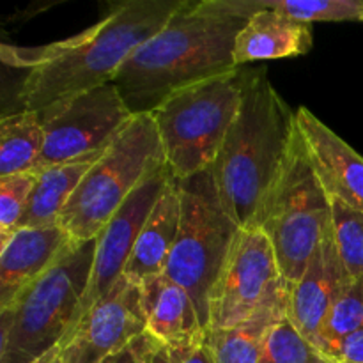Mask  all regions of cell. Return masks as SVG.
I'll use <instances>...</instances> for the list:
<instances>
[{
    "label": "cell",
    "mask_w": 363,
    "mask_h": 363,
    "mask_svg": "<svg viewBox=\"0 0 363 363\" xmlns=\"http://www.w3.org/2000/svg\"><path fill=\"white\" fill-rule=\"evenodd\" d=\"M106 149L60 163V165L50 167V169L39 172L34 191H32L30 201H28L27 211H25L18 229L60 225V215H62L64 208L73 197L85 174L101 158Z\"/></svg>",
    "instance_id": "obj_19"
},
{
    "label": "cell",
    "mask_w": 363,
    "mask_h": 363,
    "mask_svg": "<svg viewBox=\"0 0 363 363\" xmlns=\"http://www.w3.org/2000/svg\"><path fill=\"white\" fill-rule=\"evenodd\" d=\"M186 0H128L89 30L45 48H11L4 60L27 66L20 89L23 110L39 112L110 84L131 53L158 34Z\"/></svg>",
    "instance_id": "obj_1"
},
{
    "label": "cell",
    "mask_w": 363,
    "mask_h": 363,
    "mask_svg": "<svg viewBox=\"0 0 363 363\" xmlns=\"http://www.w3.org/2000/svg\"><path fill=\"white\" fill-rule=\"evenodd\" d=\"M38 116L45 130V145L34 174L103 151L123 133L135 113L110 82L46 106Z\"/></svg>",
    "instance_id": "obj_9"
},
{
    "label": "cell",
    "mask_w": 363,
    "mask_h": 363,
    "mask_svg": "<svg viewBox=\"0 0 363 363\" xmlns=\"http://www.w3.org/2000/svg\"><path fill=\"white\" fill-rule=\"evenodd\" d=\"M247 18L186 0L176 16L138 46L112 80L128 108L149 113L170 94L238 69L234 45Z\"/></svg>",
    "instance_id": "obj_2"
},
{
    "label": "cell",
    "mask_w": 363,
    "mask_h": 363,
    "mask_svg": "<svg viewBox=\"0 0 363 363\" xmlns=\"http://www.w3.org/2000/svg\"><path fill=\"white\" fill-rule=\"evenodd\" d=\"M293 20L312 25L314 21H363V0H261Z\"/></svg>",
    "instance_id": "obj_25"
},
{
    "label": "cell",
    "mask_w": 363,
    "mask_h": 363,
    "mask_svg": "<svg viewBox=\"0 0 363 363\" xmlns=\"http://www.w3.org/2000/svg\"><path fill=\"white\" fill-rule=\"evenodd\" d=\"M71 243L62 225L18 229L0 248V308L52 268Z\"/></svg>",
    "instance_id": "obj_16"
},
{
    "label": "cell",
    "mask_w": 363,
    "mask_h": 363,
    "mask_svg": "<svg viewBox=\"0 0 363 363\" xmlns=\"http://www.w3.org/2000/svg\"><path fill=\"white\" fill-rule=\"evenodd\" d=\"M170 176H172V172H170V169L167 165L156 169L126 199V202L117 209L116 215L105 223V227L99 230V234L96 236L94 262H92V272L91 279H89L87 291H85L80 308H78L77 315H74L73 326H71L69 333L64 339V342L73 335V332L78 328L82 319L87 315V312L124 275V269H126L128 261H130L131 254H133L138 234H140L149 213L155 208L156 201L162 195L163 188H165Z\"/></svg>",
    "instance_id": "obj_11"
},
{
    "label": "cell",
    "mask_w": 363,
    "mask_h": 363,
    "mask_svg": "<svg viewBox=\"0 0 363 363\" xmlns=\"http://www.w3.org/2000/svg\"><path fill=\"white\" fill-rule=\"evenodd\" d=\"M296 110L264 67L247 69L241 106L211 170L222 208L240 229L257 227L296 135Z\"/></svg>",
    "instance_id": "obj_3"
},
{
    "label": "cell",
    "mask_w": 363,
    "mask_h": 363,
    "mask_svg": "<svg viewBox=\"0 0 363 363\" xmlns=\"http://www.w3.org/2000/svg\"><path fill=\"white\" fill-rule=\"evenodd\" d=\"M350 282L330 225L303 275L293 287H287V314L315 347L333 305Z\"/></svg>",
    "instance_id": "obj_14"
},
{
    "label": "cell",
    "mask_w": 363,
    "mask_h": 363,
    "mask_svg": "<svg viewBox=\"0 0 363 363\" xmlns=\"http://www.w3.org/2000/svg\"><path fill=\"white\" fill-rule=\"evenodd\" d=\"M286 287L275 248L264 230L243 227L234 236L209 291L208 330L233 328L247 321Z\"/></svg>",
    "instance_id": "obj_10"
},
{
    "label": "cell",
    "mask_w": 363,
    "mask_h": 363,
    "mask_svg": "<svg viewBox=\"0 0 363 363\" xmlns=\"http://www.w3.org/2000/svg\"><path fill=\"white\" fill-rule=\"evenodd\" d=\"M101 363H140V362H138L137 354L133 353V350L128 346L124 347V350L117 351V353L110 354V357L105 358Z\"/></svg>",
    "instance_id": "obj_30"
},
{
    "label": "cell",
    "mask_w": 363,
    "mask_h": 363,
    "mask_svg": "<svg viewBox=\"0 0 363 363\" xmlns=\"http://www.w3.org/2000/svg\"><path fill=\"white\" fill-rule=\"evenodd\" d=\"M360 330H363V277H357L351 279L333 305L323 328L318 350L326 357L337 342Z\"/></svg>",
    "instance_id": "obj_23"
},
{
    "label": "cell",
    "mask_w": 363,
    "mask_h": 363,
    "mask_svg": "<svg viewBox=\"0 0 363 363\" xmlns=\"http://www.w3.org/2000/svg\"><path fill=\"white\" fill-rule=\"evenodd\" d=\"M177 184L181 223L165 275L190 294L202 328L208 330L209 291L240 227L222 208L211 170L177 179Z\"/></svg>",
    "instance_id": "obj_8"
},
{
    "label": "cell",
    "mask_w": 363,
    "mask_h": 363,
    "mask_svg": "<svg viewBox=\"0 0 363 363\" xmlns=\"http://www.w3.org/2000/svg\"><path fill=\"white\" fill-rule=\"evenodd\" d=\"M167 165L151 113H137L85 174L60 215L73 241L94 240L126 199L160 167Z\"/></svg>",
    "instance_id": "obj_6"
},
{
    "label": "cell",
    "mask_w": 363,
    "mask_h": 363,
    "mask_svg": "<svg viewBox=\"0 0 363 363\" xmlns=\"http://www.w3.org/2000/svg\"><path fill=\"white\" fill-rule=\"evenodd\" d=\"M179 184L172 174L138 234L133 254L124 269V277L128 280L140 286L145 279L165 273L170 252L179 233Z\"/></svg>",
    "instance_id": "obj_17"
},
{
    "label": "cell",
    "mask_w": 363,
    "mask_h": 363,
    "mask_svg": "<svg viewBox=\"0 0 363 363\" xmlns=\"http://www.w3.org/2000/svg\"><path fill=\"white\" fill-rule=\"evenodd\" d=\"M34 363H64L62 362V351H60V347H55V350L48 351L45 357L39 358V360Z\"/></svg>",
    "instance_id": "obj_31"
},
{
    "label": "cell",
    "mask_w": 363,
    "mask_h": 363,
    "mask_svg": "<svg viewBox=\"0 0 363 363\" xmlns=\"http://www.w3.org/2000/svg\"><path fill=\"white\" fill-rule=\"evenodd\" d=\"M133 353L137 354L140 363H172L169 357L167 344L152 337L151 333L144 332L130 344Z\"/></svg>",
    "instance_id": "obj_28"
},
{
    "label": "cell",
    "mask_w": 363,
    "mask_h": 363,
    "mask_svg": "<svg viewBox=\"0 0 363 363\" xmlns=\"http://www.w3.org/2000/svg\"><path fill=\"white\" fill-rule=\"evenodd\" d=\"M287 305V287L255 312L252 318L233 328L206 330L215 363H259L266 335Z\"/></svg>",
    "instance_id": "obj_20"
},
{
    "label": "cell",
    "mask_w": 363,
    "mask_h": 363,
    "mask_svg": "<svg viewBox=\"0 0 363 363\" xmlns=\"http://www.w3.org/2000/svg\"><path fill=\"white\" fill-rule=\"evenodd\" d=\"M147 330L140 286L121 277L60 346L64 363H101Z\"/></svg>",
    "instance_id": "obj_12"
},
{
    "label": "cell",
    "mask_w": 363,
    "mask_h": 363,
    "mask_svg": "<svg viewBox=\"0 0 363 363\" xmlns=\"http://www.w3.org/2000/svg\"><path fill=\"white\" fill-rule=\"evenodd\" d=\"M296 123L326 195L363 213V156L305 106Z\"/></svg>",
    "instance_id": "obj_15"
},
{
    "label": "cell",
    "mask_w": 363,
    "mask_h": 363,
    "mask_svg": "<svg viewBox=\"0 0 363 363\" xmlns=\"http://www.w3.org/2000/svg\"><path fill=\"white\" fill-rule=\"evenodd\" d=\"M38 174L23 172L0 177V248L18 230L34 191Z\"/></svg>",
    "instance_id": "obj_26"
},
{
    "label": "cell",
    "mask_w": 363,
    "mask_h": 363,
    "mask_svg": "<svg viewBox=\"0 0 363 363\" xmlns=\"http://www.w3.org/2000/svg\"><path fill=\"white\" fill-rule=\"evenodd\" d=\"M45 145L38 112L21 110L0 121V177L32 172Z\"/></svg>",
    "instance_id": "obj_21"
},
{
    "label": "cell",
    "mask_w": 363,
    "mask_h": 363,
    "mask_svg": "<svg viewBox=\"0 0 363 363\" xmlns=\"http://www.w3.org/2000/svg\"><path fill=\"white\" fill-rule=\"evenodd\" d=\"M332 201V234L342 264L351 279L363 277V213Z\"/></svg>",
    "instance_id": "obj_24"
},
{
    "label": "cell",
    "mask_w": 363,
    "mask_h": 363,
    "mask_svg": "<svg viewBox=\"0 0 363 363\" xmlns=\"http://www.w3.org/2000/svg\"><path fill=\"white\" fill-rule=\"evenodd\" d=\"M259 363H333L321 353L287 314V305L266 335Z\"/></svg>",
    "instance_id": "obj_22"
},
{
    "label": "cell",
    "mask_w": 363,
    "mask_h": 363,
    "mask_svg": "<svg viewBox=\"0 0 363 363\" xmlns=\"http://www.w3.org/2000/svg\"><path fill=\"white\" fill-rule=\"evenodd\" d=\"M326 357L333 363H363V330L337 342Z\"/></svg>",
    "instance_id": "obj_29"
},
{
    "label": "cell",
    "mask_w": 363,
    "mask_h": 363,
    "mask_svg": "<svg viewBox=\"0 0 363 363\" xmlns=\"http://www.w3.org/2000/svg\"><path fill=\"white\" fill-rule=\"evenodd\" d=\"M330 225L332 201L315 174L300 128H296L289 155L257 222L275 248L287 287H293L303 275Z\"/></svg>",
    "instance_id": "obj_7"
},
{
    "label": "cell",
    "mask_w": 363,
    "mask_h": 363,
    "mask_svg": "<svg viewBox=\"0 0 363 363\" xmlns=\"http://www.w3.org/2000/svg\"><path fill=\"white\" fill-rule=\"evenodd\" d=\"M215 9L225 14L247 18L234 45L238 67L255 60L298 57L311 52L314 39L308 23L293 20L261 0H209Z\"/></svg>",
    "instance_id": "obj_13"
},
{
    "label": "cell",
    "mask_w": 363,
    "mask_h": 363,
    "mask_svg": "<svg viewBox=\"0 0 363 363\" xmlns=\"http://www.w3.org/2000/svg\"><path fill=\"white\" fill-rule=\"evenodd\" d=\"M172 363H215L206 330L194 339L167 346Z\"/></svg>",
    "instance_id": "obj_27"
},
{
    "label": "cell",
    "mask_w": 363,
    "mask_h": 363,
    "mask_svg": "<svg viewBox=\"0 0 363 363\" xmlns=\"http://www.w3.org/2000/svg\"><path fill=\"white\" fill-rule=\"evenodd\" d=\"M96 238L73 241L59 261L0 308V363H34L60 347L91 279Z\"/></svg>",
    "instance_id": "obj_4"
},
{
    "label": "cell",
    "mask_w": 363,
    "mask_h": 363,
    "mask_svg": "<svg viewBox=\"0 0 363 363\" xmlns=\"http://www.w3.org/2000/svg\"><path fill=\"white\" fill-rule=\"evenodd\" d=\"M245 73L238 67L181 89L149 112L174 177L188 179L211 169L241 106Z\"/></svg>",
    "instance_id": "obj_5"
},
{
    "label": "cell",
    "mask_w": 363,
    "mask_h": 363,
    "mask_svg": "<svg viewBox=\"0 0 363 363\" xmlns=\"http://www.w3.org/2000/svg\"><path fill=\"white\" fill-rule=\"evenodd\" d=\"M140 293L147 323L145 332L163 344L183 342L204 332L191 296L165 273L145 279Z\"/></svg>",
    "instance_id": "obj_18"
}]
</instances>
